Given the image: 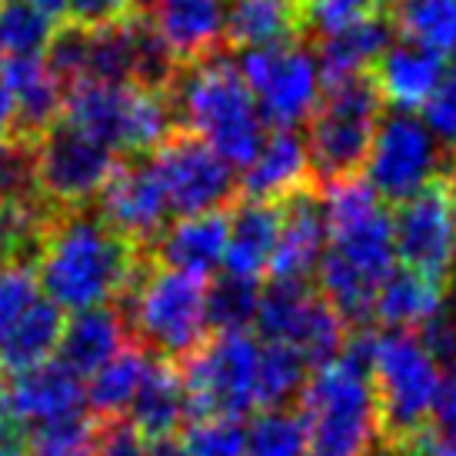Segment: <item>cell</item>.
Returning <instances> with one entry per match:
<instances>
[{
  "mask_svg": "<svg viewBox=\"0 0 456 456\" xmlns=\"http://www.w3.org/2000/svg\"><path fill=\"white\" fill-rule=\"evenodd\" d=\"M327 254L320 260V297L343 323L363 330L373 320L377 293L396 270L393 216L363 177L333 180L323 197Z\"/></svg>",
  "mask_w": 456,
  "mask_h": 456,
  "instance_id": "1",
  "label": "cell"
},
{
  "mask_svg": "<svg viewBox=\"0 0 456 456\" xmlns=\"http://www.w3.org/2000/svg\"><path fill=\"white\" fill-rule=\"evenodd\" d=\"M140 270L143 260L134 243L107 227L101 216L77 210L51 220L37 250L40 293L70 314H87L124 297Z\"/></svg>",
  "mask_w": 456,
  "mask_h": 456,
  "instance_id": "2",
  "label": "cell"
},
{
  "mask_svg": "<svg viewBox=\"0 0 456 456\" xmlns=\"http://www.w3.org/2000/svg\"><path fill=\"white\" fill-rule=\"evenodd\" d=\"M174 120L191 137L203 140L230 167H250L264 147V117L256 110L250 87L243 84L240 67L224 53L193 61L170 84Z\"/></svg>",
  "mask_w": 456,
  "mask_h": 456,
  "instance_id": "3",
  "label": "cell"
},
{
  "mask_svg": "<svg viewBox=\"0 0 456 456\" xmlns=\"http://www.w3.org/2000/svg\"><path fill=\"white\" fill-rule=\"evenodd\" d=\"M306 456H370L380 436V406L370 367L343 350L300 393Z\"/></svg>",
  "mask_w": 456,
  "mask_h": 456,
  "instance_id": "4",
  "label": "cell"
},
{
  "mask_svg": "<svg viewBox=\"0 0 456 456\" xmlns=\"http://www.w3.org/2000/svg\"><path fill=\"white\" fill-rule=\"evenodd\" d=\"M370 377L380 406V436L390 446H410L433 430V413L440 400V363L423 346L417 333L390 330L377 333L370 356Z\"/></svg>",
  "mask_w": 456,
  "mask_h": 456,
  "instance_id": "5",
  "label": "cell"
},
{
  "mask_svg": "<svg viewBox=\"0 0 456 456\" xmlns=\"http://www.w3.org/2000/svg\"><path fill=\"white\" fill-rule=\"evenodd\" d=\"M64 124L107 143L110 151L151 153L174 137L170 97L137 84H74L64 97Z\"/></svg>",
  "mask_w": 456,
  "mask_h": 456,
  "instance_id": "6",
  "label": "cell"
},
{
  "mask_svg": "<svg viewBox=\"0 0 456 456\" xmlns=\"http://www.w3.org/2000/svg\"><path fill=\"white\" fill-rule=\"evenodd\" d=\"M380 120L383 97L373 74L350 77L343 84L323 87L320 107L310 117V134H306L310 170L323 183L356 177V170L367 164L370 143Z\"/></svg>",
  "mask_w": 456,
  "mask_h": 456,
  "instance_id": "7",
  "label": "cell"
},
{
  "mask_svg": "<svg viewBox=\"0 0 456 456\" xmlns=\"http://www.w3.org/2000/svg\"><path fill=\"white\" fill-rule=\"evenodd\" d=\"M130 314V327L151 350L164 356H187L203 343L207 320V283L177 270H140L130 290L120 297Z\"/></svg>",
  "mask_w": 456,
  "mask_h": 456,
  "instance_id": "8",
  "label": "cell"
},
{
  "mask_svg": "<svg viewBox=\"0 0 456 456\" xmlns=\"http://www.w3.org/2000/svg\"><path fill=\"white\" fill-rule=\"evenodd\" d=\"M260 343L250 333H216L183 360V387L197 419H243L256 410Z\"/></svg>",
  "mask_w": 456,
  "mask_h": 456,
  "instance_id": "9",
  "label": "cell"
},
{
  "mask_svg": "<svg viewBox=\"0 0 456 456\" xmlns=\"http://www.w3.org/2000/svg\"><path fill=\"white\" fill-rule=\"evenodd\" d=\"M363 167H367V183L377 191V197L400 207L419 191H427L433 180L444 177L450 160L423 120L390 110L383 114L380 127L373 134Z\"/></svg>",
  "mask_w": 456,
  "mask_h": 456,
  "instance_id": "10",
  "label": "cell"
},
{
  "mask_svg": "<svg viewBox=\"0 0 456 456\" xmlns=\"http://www.w3.org/2000/svg\"><path fill=\"white\" fill-rule=\"evenodd\" d=\"M243 84L250 87L264 124L273 130H297L300 120H310L323 97V77L317 57L297 44L243 51Z\"/></svg>",
  "mask_w": 456,
  "mask_h": 456,
  "instance_id": "11",
  "label": "cell"
},
{
  "mask_svg": "<svg viewBox=\"0 0 456 456\" xmlns=\"http://www.w3.org/2000/svg\"><path fill=\"white\" fill-rule=\"evenodd\" d=\"M256 330L266 343L297 350L310 367L337 360L346 343L340 314L306 283H270V290L260 293Z\"/></svg>",
  "mask_w": 456,
  "mask_h": 456,
  "instance_id": "12",
  "label": "cell"
},
{
  "mask_svg": "<svg viewBox=\"0 0 456 456\" xmlns=\"http://www.w3.org/2000/svg\"><path fill=\"white\" fill-rule=\"evenodd\" d=\"M34 164L40 197L64 210H77L90 197H101L107 180L114 177L117 157L107 143L61 120L34 140Z\"/></svg>",
  "mask_w": 456,
  "mask_h": 456,
  "instance_id": "13",
  "label": "cell"
},
{
  "mask_svg": "<svg viewBox=\"0 0 456 456\" xmlns=\"http://www.w3.org/2000/svg\"><path fill=\"white\" fill-rule=\"evenodd\" d=\"M396 264L436 287H450L456 277V224L450 210L446 180H433L427 191L410 197L393 214Z\"/></svg>",
  "mask_w": 456,
  "mask_h": 456,
  "instance_id": "14",
  "label": "cell"
},
{
  "mask_svg": "<svg viewBox=\"0 0 456 456\" xmlns=\"http://www.w3.org/2000/svg\"><path fill=\"white\" fill-rule=\"evenodd\" d=\"M151 164L164 187L170 214L177 216L216 214L237 191L233 167L224 164L203 140L191 134L167 140L160 151H153Z\"/></svg>",
  "mask_w": 456,
  "mask_h": 456,
  "instance_id": "15",
  "label": "cell"
},
{
  "mask_svg": "<svg viewBox=\"0 0 456 456\" xmlns=\"http://www.w3.org/2000/svg\"><path fill=\"white\" fill-rule=\"evenodd\" d=\"M87 406V383L61 360H47L34 370L0 373V413L17 427H47L80 417Z\"/></svg>",
  "mask_w": 456,
  "mask_h": 456,
  "instance_id": "16",
  "label": "cell"
},
{
  "mask_svg": "<svg viewBox=\"0 0 456 456\" xmlns=\"http://www.w3.org/2000/svg\"><path fill=\"white\" fill-rule=\"evenodd\" d=\"M101 220L130 243H151L167 230L170 203L151 160L117 164L101 191Z\"/></svg>",
  "mask_w": 456,
  "mask_h": 456,
  "instance_id": "17",
  "label": "cell"
},
{
  "mask_svg": "<svg viewBox=\"0 0 456 456\" xmlns=\"http://www.w3.org/2000/svg\"><path fill=\"white\" fill-rule=\"evenodd\" d=\"M327 240V214H323L320 193L310 187L293 193L280 210L277 250L266 273L273 277V283H306L320 270Z\"/></svg>",
  "mask_w": 456,
  "mask_h": 456,
  "instance_id": "18",
  "label": "cell"
},
{
  "mask_svg": "<svg viewBox=\"0 0 456 456\" xmlns=\"http://www.w3.org/2000/svg\"><path fill=\"white\" fill-rule=\"evenodd\" d=\"M0 87L13 103V137L34 143L64 114V80L47 57H7L0 64Z\"/></svg>",
  "mask_w": 456,
  "mask_h": 456,
  "instance_id": "19",
  "label": "cell"
},
{
  "mask_svg": "<svg viewBox=\"0 0 456 456\" xmlns=\"http://www.w3.org/2000/svg\"><path fill=\"white\" fill-rule=\"evenodd\" d=\"M147 20L177 64H193L227 37V0H147Z\"/></svg>",
  "mask_w": 456,
  "mask_h": 456,
  "instance_id": "20",
  "label": "cell"
},
{
  "mask_svg": "<svg viewBox=\"0 0 456 456\" xmlns=\"http://www.w3.org/2000/svg\"><path fill=\"white\" fill-rule=\"evenodd\" d=\"M446 74V57H440L430 47H419L413 40H396L387 47L377 67L373 80L380 90L383 103H390L400 114L423 110L436 94L440 80Z\"/></svg>",
  "mask_w": 456,
  "mask_h": 456,
  "instance_id": "21",
  "label": "cell"
},
{
  "mask_svg": "<svg viewBox=\"0 0 456 456\" xmlns=\"http://www.w3.org/2000/svg\"><path fill=\"white\" fill-rule=\"evenodd\" d=\"M310 177L314 170H310L306 140L297 130H273L250 167H243V193L247 200L256 203H280L306 191Z\"/></svg>",
  "mask_w": 456,
  "mask_h": 456,
  "instance_id": "22",
  "label": "cell"
},
{
  "mask_svg": "<svg viewBox=\"0 0 456 456\" xmlns=\"http://www.w3.org/2000/svg\"><path fill=\"white\" fill-rule=\"evenodd\" d=\"M157 260L164 270H177L187 277H210L216 266H224L227 254V216L200 214V216H180L177 224L157 237Z\"/></svg>",
  "mask_w": 456,
  "mask_h": 456,
  "instance_id": "23",
  "label": "cell"
},
{
  "mask_svg": "<svg viewBox=\"0 0 456 456\" xmlns=\"http://www.w3.org/2000/svg\"><path fill=\"white\" fill-rule=\"evenodd\" d=\"M390 44H393V24L390 17H383V13H370L363 20L350 24L346 30H340V34L323 37L317 53H314L320 64L323 87L343 84L350 77L373 74V67L387 53Z\"/></svg>",
  "mask_w": 456,
  "mask_h": 456,
  "instance_id": "24",
  "label": "cell"
},
{
  "mask_svg": "<svg viewBox=\"0 0 456 456\" xmlns=\"http://www.w3.org/2000/svg\"><path fill=\"white\" fill-rule=\"evenodd\" d=\"M280 233L277 203H240L227 216V254H224V273L243 280H260L270 270Z\"/></svg>",
  "mask_w": 456,
  "mask_h": 456,
  "instance_id": "25",
  "label": "cell"
},
{
  "mask_svg": "<svg viewBox=\"0 0 456 456\" xmlns=\"http://www.w3.org/2000/svg\"><path fill=\"white\" fill-rule=\"evenodd\" d=\"M127 413L130 423L147 440V446L177 440L187 417H191V400H187V387H183L180 370H174L170 363H153Z\"/></svg>",
  "mask_w": 456,
  "mask_h": 456,
  "instance_id": "26",
  "label": "cell"
},
{
  "mask_svg": "<svg viewBox=\"0 0 456 456\" xmlns=\"http://www.w3.org/2000/svg\"><path fill=\"white\" fill-rule=\"evenodd\" d=\"M127 343V327L120 310H87V314H74V320L64 327L61 337V363L67 370H74L77 377H94L101 367H107Z\"/></svg>",
  "mask_w": 456,
  "mask_h": 456,
  "instance_id": "27",
  "label": "cell"
},
{
  "mask_svg": "<svg viewBox=\"0 0 456 456\" xmlns=\"http://www.w3.org/2000/svg\"><path fill=\"white\" fill-rule=\"evenodd\" d=\"M300 30L297 0H227V40L243 51L293 44Z\"/></svg>",
  "mask_w": 456,
  "mask_h": 456,
  "instance_id": "28",
  "label": "cell"
},
{
  "mask_svg": "<svg viewBox=\"0 0 456 456\" xmlns=\"http://www.w3.org/2000/svg\"><path fill=\"white\" fill-rule=\"evenodd\" d=\"M444 306H446L444 287H436V283L417 277L410 270H393V277L377 293L373 317L390 330L419 333Z\"/></svg>",
  "mask_w": 456,
  "mask_h": 456,
  "instance_id": "29",
  "label": "cell"
},
{
  "mask_svg": "<svg viewBox=\"0 0 456 456\" xmlns=\"http://www.w3.org/2000/svg\"><path fill=\"white\" fill-rule=\"evenodd\" d=\"M64 327V310L53 306L47 297H40L30 306V314L17 323V330L0 343V373H20L47 363L53 350H61Z\"/></svg>",
  "mask_w": 456,
  "mask_h": 456,
  "instance_id": "30",
  "label": "cell"
},
{
  "mask_svg": "<svg viewBox=\"0 0 456 456\" xmlns=\"http://www.w3.org/2000/svg\"><path fill=\"white\" fill-rule=\"evenodd\" d=\"M151 367L153 360L143 346H124L107 367H101L87 380V406L101 419L127 417L130 403L137 400Z\"/></svg>",
  "mask_w": 456,
  "mask_h": 456,
  "instance_id": "31",
  "label": "cell"
},
{
  "mask_svg": "<svg viewBox=\"0 0 456 456\" xmlns=\"http://www.w3.org/2000/svg\"><path fill=\"white\" fill-rule=\"evenodd\" d=\"M57 20L27 0H0V51L7 57H44Z\"/></svg>",
  "mask_w": 456,
  "mask_h": 456,
  "instance_id": "32",
  "label": "cell"
},
{
  "mask_svg": "<svg viewBox=\"0 0 456 456\" xmlns=\"http://www.w3.org/2000/svg\"><path fill=\"white\" fill-rule=\"evenodd\" d=\"M51 220L53 210L47 200L0 203V266L27 264V254L40 250Z\"/></svg>",
  "mask_w": 456,
  "mask_h": 456,
  "instance_id": "33",
  "label": "cell"
},
{
  "mask_svg": "<svg viewBox=\"0 0 456 456\" xmlns=\"http://www.w3.org/2000/svg\"><path fill=\"white\" fill-rule=\"evenodd\" d=\"M306 363L304 356L280 346V343H264L260 350V377H256V406L264 410H283L293 396H300L306 387Z\"/></svg>",
  "mask_w": 456,
  "mask_h": 456,
  "instance_id": "34",
  "label": "cell"
},
{
  "mask_svg": "<svg viewBox=\"0 0 456 456\" xmlns=\"http://www.w3.org/2000/svg\"><path fill=\"white\" fill-rule=\"evenodd\" d=\"M151 456H247L240 419H197L177 440L151 446Z\"/></svg>",
  "mask_w": 456,
  "mask_h": 456,
  "instance_id": "35",
  "label": "cell"
},
{
  "mask_svg": "<svg viewBox=\"0 0 456 456\" xmlns=\"http://www.w3.org/2000/svg\"><path fill=\"white\" fill-rule=\"evenodd\" d=\"M260 287L256 280L243 277H224L214 280V287H207V320L216 333H247L250 323H256L260 310Z\"/></svg>",
  "mask_w": 456,
  "mask_h": 456,
  "instance_id": "36",
  "label": "cell"
},
{
  "mask_svg": "<svg viewBox=\"0 0 456 456\" xmlns=\"http://www.w3.org/2000/svg\"><path fill=\"white\" fill-rule=\"evenodd\" d=\"M247 456H306V427L300 413L264 410L247 430Z\"/></svg>",
  "mask_w": 456,
  "mask_h": 456,
  "instance_id": "37",
  "label": "cell"
},
{
  "mask_svg": "<svg viewBox=\"0 0 456 456\" xmlns=\"http://www.w3.org/2000/svg\"><path fill=\"white\" fill-rule=\"evenodd\" d=\"M44 200L37 191V164L34 143L11 137L0 143V203H30Z\"/></svg>",
  "mask_w": 456,
  "mask_h": 456,
  "instance_id": "38",
  "label": "cell"
},
{
  "mask_svg": "<svg viewBox=\"0 0 456 456\" xmlns=\"http://www.w3.org/2000/svg\"><path fill=\"white\" fill-rule=\"evenodd\" d=\"M27 453L30 456H97L94 444V423L84 417L61 419L37 427L27 436Z\"/></svg>",
  "mask_w": 456,
  "mask_h": 456,
  "instance_id": "39",
  "label": "cell"
},
{
  "mask_svg": "<svg viewBox=\"0 0 456 456\" xmlns=\"http://www.w3.org/2000/svg\"><path fill=\"white\" fill-rule=\"evenodd\" d=\"M40 300L37 273L27 264L0 266V343L11 337L17 323L30 314V306Z\"/></svg>",
  "mask_w": 456,
  "mask_h": 456,
  "instance_id": "40",
  "label": "cell"
},
{
  "mask_svg": "<svg viewBox=\"0 0 456 456\" xmlns=\"http://www.w3.org/2000/svg\"><path fill=\"white\" fill-rule=\"evenodd\" d=\"M297 4H300V30H310L320 40L377 13V0H297Z\"/></svg>",
  "mask_w": 456,
  "mask_h": 456,
  "instance_id": "41",
  "label": "cell"
},
{
  "mask_svg": "<svg viewBox=\"0 0 456 456\" xmlns=\"http://www.w3.org/2000/svg\"><path fill=\"white\" fill-rule=\"evenodd\" d=\"M423 124L433 134V140L440 143V151L446 153L450 167H456V57L453 64L446 67L430 103L423 107Z\"/></svg>",
  "mask_w": 456,
  "mask_h": 456,
  "instance_id": "42",
  "label": "cell"
},
{
  "mask_svg": "<svg viewBox=\"0 0 456 456\" xmlns=\"http://www.w3.org/2000/svg\"><path fill=\"white\" fill-rule=\"evenodd\" d=\"M97 456H151V446L130 423V417H110L94 423Z\"/></svg>",
  "mask_w": 456,
  "mask_h": 456,
  "instance_id": "43",
  "label": "cell"
},
{
  "mask_svg": "<svg viewBox=\"0 0 456 456\" xmlns=\"http://www.w3.org/2000/svg\"><path fill=\"white\" fill-rule=\"evenodd\" d=\"M140 0H67L70 24L77 27H110L134 17Z\"/></svg>",
  "mask_w": 456,
  "mask_h": 456,
  "instance_id": "44",
  "label": "cell"
},
{
  "mask_svg": "<svg viewBox=\"0 0 456 456\" xmlns=\"http://www.w3.org/2000/svg\"><path fill=\"white\" fill-rule=\"evenodd\" d=\"M433 436L456 450V363L446 367L444 383H440V400H436V413H433Z\"/></svg>",
  "mask_w": 456,
  "mask_h": 456,
  "instance_id": "45",
  "label": "cell"
},
{
  "mask_svg": "<svg viewBox=\"0 0 456 456\" xmlns=\"http://www.w3.org/2000/svg\"><path fill=\"white\" fill-rule=\"evenodd\" d=\"M0 456H30L27 453V436L4 413H0Z\"/></svg>",
  "mask_w": 456,
  "mask_h": 456,
  "instance_id": "46",
  "label": "cell"
},
{
  "mask_svg": "<svg viewBox=\"0 0 456 456\" xmlns=\"http://www.w3.org/2000/svg\"><path fill=\"white\" fill-rule=\"evenodd\" d=\"M13 137V103L7 97V90L0 87V143H7Z\"/></svg>",
  "mask_w": 456,
  "mask_h": 456,
  "instance_id": "47",
  "label": "cell"
},
{
  "mask_svg": "<svg viewBox=\"0 0 456 456\" xmlns=\"http://www.w3.org/2000/svg\"><path fill=\"white\" fill-rule=\"evenodd\" d=\"M27 4H34L37 11H44L47 17H61V13H67V0H27Z\"/></svg>",
  "mask_w": 456,
  "mask_h": 456,
  "instance_id": "48",
  "label": "cell"
},
{
  "mask_svg": "<svg viewBox=\"0 0 456 456\" xmlns=\"http://www.w3.org/2000/svg\"><path fill=\"white\" fill-rule=\"evenodd\" d=\"M0 64H4V51H0Z\"/></svg>",
  "mask_w": 456,
  "mask_h": 456,
  "instance_id": "49",
  "label": "cell"
}]
</instances>
